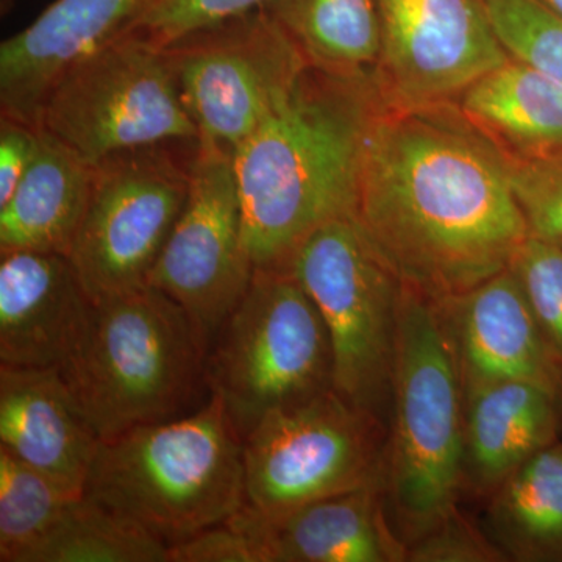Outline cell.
<instances>
[{
	"mask_svg": "<svg viewBox=\"0 0 562 562\" xmlns=\"http://www.w3.org/2000/svg\"><path fill=\"white\" fill-rule=\"evenodd\" d=\"M503 158L531 238L562 247V149Z\"/></svg>",
	"mask_w": 562,
	"mask_h": 562,
	"instance_id": "28",
	"label": "cell"
},
{
	"mask_svg": "<svg viewBox=\"0 0 562 562\" xmlns=\"http://www.w3.org/2000/svg\"><path fill=\"white\" fill-rule=\"evenodd\" d=\"M206 384L243 439L268 414L333 390L330 336L291 269H255L211 344Z\"/></svg>",
	"mask_w": 562,
	"mask_h": 562,
	"instance_id": "6",
	"label": "cell"
},
{
	"mask_svg": "<svg viewBox=\"0 0 562 562\" xmlns=\"http://www.w3.org/2000/svg\"><path fill=\"white\" fill-rule=\"evenodd\" d=\"M452 103L382 95L353 211L402 283L435 302L506 271L530 238L502 151Z\"/></svg>",
	"mask_w": 562,
	"mask_h": 562,
	"instance_id": "1",
	"label": "cell"
},
{
	"mask_svg": "<svg viewBox=\"0 0 562 562\" xmlns=\"http://www.w3.org/2000/svg\"><path fill=\"white\" fill-rule=\"evenodd\" d=\"M40 128L92 166L121 151L199 140L166 50L124 35L58 77Z\"/></svg>",
	"mask_w": 562,
	"mask_h": 562,
	"instance_id": "8",
	"label": "cell"
},
{
	"mask_svg": "<svg viewBox=\"0 0 562 562\" xmlns=\"http://www.w3.org/2000/svg\"><path fill=\"white\" fill-rule=\"evenodd\" d=\"M498 547L483 527L461 509L408 546L406 562H503Z\"/></svg>",
	"mask_w": 562,
	"mask_h": 562,
	"instance_id": "30",
	"label": "cell"
},
{
	"mask_svg": "<svg viewBox=\"0 0 562 562\" xmlns=\"http://www.w3.org/2000/svg\"><path fill=\"white\" fill-rule=\"evenodd\" d=\"M436 305L464 392L484 384L524 382L549 391L562 403V366L512 268Z\"/></svg>",
	"mask_w": 562,
	"mask_h": 562,
	"instance_id": "14",
	"label": "cell"
},
{
	"mask_svg": "<svg viewBox=\"0 0 562 562\" xmlns=\"http://www.w3.org/2000/svg\"><path fill=\"white\" fill-rule=\"evenodd\" d=\"M543 5L549 7L558 16L562 18V0H541Z\"/></svg>",
	"mask_w": 562,
	"mask_h": 562,
	"instance_id": "33",
	"label": "cell"
},
{
	"mask_svg": "<svg viewBox=\"0 0 562 562\" xmlns=\"http://www.w3.org/2000/svg\"><path fill=\"white\" fill-rule=\"evenodd\" d=\"M40 150V128L0 117V209L10 201Z\"/></svg>",
	"mask_w": 562,
	"mask_h": 562,
	"instance_id": "32",
	"label": "cell"
},
{
	"mask_svg": "<svg viewBox=\"0 0 562 562\" xmlns=\"http://www.w3.org/2000/svg\"><path fill=\"white\" fill-rule=\"evenodd\" d=\"M262 10L317 68L360 74L379 63L382 21L376 0H272Z\"/></svg>",
	"mask_w": 562,
	"mask_h": 562,
	"instance_id": "23",
	"label": "cell"
},
{
	"mask_svg": "<svg viewBox=\"0 0 562 562\" xmlns=\"http://www.w3.org/2000/svg\"><path fill=\"white\" fill-rule=\"evenodd\" d=\"M453 102L503 155L562 149V87L509 55Z\"/></svg>",
	"mask_w": 562,
	"mask_h": 562,
	"instance_id": "21",
	"label": "cell"
},
{
	"mask_svg": "<svg viewBox=\"0 0 562 562\" xmlns=\"http://www.w3.org/2000/svg\"><path fill=\"white\" fill-rule=\"evenodd\" d=\"M168 543L91 498H76L20 562H168Z\"/></svg>",
	"mask_w": 562,
	"mask_h": 562,
	"instance_id": "24",
	"label": "cell"
},
{
	"mask_svg": "<svg viewBox=\"0 0 562 562\" xmlns=\"http://www.w3.org/2000/svg\"><path fill=\"white\" fill-rule=\"evenodd\" d=\"M79 497L0 447V561L20 562Z\"/></svg>",
	"mask_w": 562,
	"mask_h": 562,
	"instance_id": "25",
	"label": "cell"
},
{
	"mask_svg": "<svg viewBox=\"0 0 562 562\" xmlns=\"http://www.w3.org/2000/svg\"><path fill=\"white\" fill-rule=\"evenodd\" d=\"M139 0H54L32 24L0 46V109L40 128L52 85L85 55L113 40Z\"/></svg>",
	"mask_w": 562,
	"mask_h": 562,
	"instance_id": "18",
	"label": "cell"
},
{
	"mask_svg": "<svg viewBox=\"0 0 562 562\" xmlns=\"http://www.w3.org/2000/svg\"><path fill=\"white\" fill-rule=\"evenodd\" d=\"M379 83L405 105L453 102L509 58L482 0H376Z\"/></svg>",
	"mask_w": 562,
	"mask_h": 562,
	"instance_id": "13",
	"label": "cell"
},
{
	"mask_svg": "<svg viewBox=\"0 0 562 562\" xmlns=\"http://www.w3.org/2000/svg\"><path fill=\"white\" fill-rule=\"evenodd\" d=\"M199 140L235 150L308 65L266 10L166 47Z\"/></svg>",
	"mask_w": 562,
	"mask_h": 562,
	"instance_id": "11",
	"label": "cell"
},
{
	"mask_svg": "<svg viewBox=\"0 0 562 562\" xmlns=\"http://www.w3.org/2000/svg\"><path fill=\"white\" fill-rule=\"evenodd\" d=\"M168 143L94 166L90 201L68 254L92 303L146 286L190 191L191 161Z\"/></svg>",
	"mask_w": 562,
	"mask_h": 562,
	"instance_id": "10",
	"label": "cell"
},
{
	"mask_svg": "<svg viewBox=\"0 0 562 562\" xmlns=\"http://www.w3.org/2000/svg\"><path fill=\"white\" fill-rule=\"evenodd\" d=\"M387 427L335 391L265 417L244 439L246 503L269 519L384 482Z\"/></svg>",
	"mask_w": 562,
	"mask_h": 562,
	"instance_id": "9",
	"label": "cell"
},
{
	"mask_svg": "<svg viewBox=\"0 0 562 562\" xmlns=\"http://www.w3.org/2000/svg\"><path fill=\"white\" fill-rule=\"evenodd\" d=\"M231 522L257 546L261 562H406L384 482L321 498L269 519L247 503Z\"/></svg>",
	"mask_w": 562,
	"mask_h": 562,
	"instance_id": "16",
	"label": "cell"
},
{
	"mask_svg": "<svg viewBox=\"0 0 562 562\" xmlns=\"http://www.w3.org/2000/svg\"><path fill=\"white\" fill-rule=\"evenodd\" d=\"M506 52L562 87V18L541 0H482Z\"/></svg>",
	"mask_w": 562,
	"mask_h": 562,
	"instance_id": "27",
	"label": "cell"
},
{
	"mask_svg": "<svg viewBox=\"0 0 562 562\" xmlns=\"http://www.w3.org/2000/svg\"><path fill=\"white\" fill-rule=\"evenodd\" d=\"M509 268L530 303L543 338L562 366V247L530 236Z\"/></svg>",
	"mask_w": 562,
	"mask_h": 562,
	"instance_id": "29",
	"label": "cell"
},
{
	"mask_svg": "<svg viewBox=\"0 0 562 562\" xmlns=\"http://www.w3.org/2000/svg\"><path fill=\"white\" fill-rule=\"evenodd\" d=\"M168 562H261L257 546L231 520L173 543Z\"/></svg>",
	"mask_w": 562,
	"mask_h": 562,
	"instance_id": "31",
	"label": "cell"
},
{
	"mask_svg": "<svg viewBox=\"0 0 562 562\" xmlns=\"http://www.w3.org/2000/svg\"><path fill=\"white\" fill-rule=\"evenodd\" d=\"M91 312L66 255L0 254V366L61 371L79 349Z\"/></svg>",
	"mask_w": 562,
	"mask_h": 562,
	"instance_id": "15",
	"label": "cell"
},
{
	"mask_svg": "<svg viewBox=\"0 0 562 562\" xmlns=\"http://www.w3.org/2000/svg\"><path fill=\"white\" fill-rule=\"evenodd\" d=\"M464 390L438 305L402 286L384 490L406 546L460 509Z\"/></svg>",
	"mask_w": 562,
	"mask_h": 562,
	"instance_id": "4",
	"label": "cell"
},
{
	"mask_svg": "<svg viewBox=\"0 0 562 562\" xmlns=\"http://www.w3.org/2000/svg\"><path fill=\"white\" fill-rule=\"evenodd\" d=\"M562 439V403L524 382L464 392L462 497L486 502L524 462Z\"/></svg>",
	"mask_w": 562,
	"mask_h": 562,
	"instance_id": "19",
	"label": "cell"
},
{
	"mask_svg": "<svg viewBox=\"0 0 562 562\" xmlns=\"http://www.w3.org/2000/svg\"><path fill=\"white\" fill-rule=\"evenodd\" d=\"M254 272L233 151L199 140L187 202L147 284L179 303L210 351Z\"/></svg>",
	"mask_w": 562,
	"mask_h": 562,
	"instance_id": "12",
	"label": "cell"
},
{
	"mask_svg": "<svg viewBox=\"0 0 562 562\" xmlns=\"http://www.w3.org/2000/svg\"><path fill=\"white\" fill-rule=\"evenodd\" d=\"M382 102L375 79L308 65L233 150L255 269H290L322 225L353 217L362 154Z\"/></svg>",
	"mask_w": 562,
	"mask_h": 562,
	"instance_id": "2",
	"label": "cell"
},
{
	"mask_svg": "<svg viewBox=\"0 0 562 562\" xmlns=\"http://www.w3.org/2000/svg\"><path fill=\"white\" fill-rule=\"evenodd\" d=\"M272 0H139L117 35L132 36L158 49L206 29L266 9ZM116 35V36H117Z\"/></svg>",
	"mask_w": 562,
	"mask_h": 562,
	"instance_id": "26",
	"label": "cell"
},
{
	"mask_svg": "<svg viewBox=\"0 0 562 562\" xmlns=\"http://www.w3.org/2000/svg\"><path fill=\"white\" fill-rule=\"evenodd\" d=\"M206 350L179 303L146 284L92 303L63 379L99 438L177 419L206 384Z\"/></svg>",
	"mask_w": 562,
	"mask_h": 562,
	"instance_id": "5",
	"label": "cell"
},
{
	"mask_svg": "<svg viewBox=\"0 0 562 562\" xmlns=\"http://www.w3.org/2000/svg\"><path fill=\"white\" fill-rule=\"evenodd\" d=\"M484 503V531L506 561L562 562V439L524 462Z\"/></svg>",
	"mask_w": 562,
	"mask_h": 562,
	"instance_id": "22",
	"label": "cell"
},
{
	"mask_svg": "<svg viewBox=\"0 0 562 562\" xmlns=\"http://www.w3.org/2000/svg\"><path fill=\"white\" fill-rule=\"evenodd\" d=\"M91 427L58 369L0 366V447L74 495L98 453Z\"/></svg>",
	"mask_w": 562,
	"mask_h": 562,
	"instance_id": "17",
	"label": "cell"
},
{
	"mask_svg": "<svg viewBox=\"0 0 562 562\" xmlns=\"http://www.w3.org/2000/svg\"><path fill=\"white\" fill-rule=\"evenodd\" d=\"M94 166L40 128V150L0 209V254L55 251L68 257L90 201Z\"/></svg>",
	"mask_w": 562,
	"mask_h": 562,
	"instance_id": "20",
	"label": "cell"
},
{
	"mask_svg": "<svg viewBox=\"0 0 562 562\" xmlns=\"http://www.w3.org/2000/svg\"><path fill=\"white\" fill-rule=\"evenodd\" d=\"M83 495L171 547L243 508L244 439L211 394L188 416L101 439Z\"/></svg>",
	"mask_w": 562,
	"mask_h": 562,
	"instance_id": "3",
	"label": "cell"
},
{
	"mask_svg": "<svg viewBox=\"0 0 562 562\" xmlns=\"http://www.w3.org/2000/svg\"><path fill=\"white\" fill-rule=\"evenodd\" d=\"M290 269L330 336L333 390L390 430L403 283L353 217L317 228Z\"/></svg>",
	"mask_w": 562,
	"mask_h": 562,
	"instance_id": "7",
	"label": "cell"
}]
</instances>
